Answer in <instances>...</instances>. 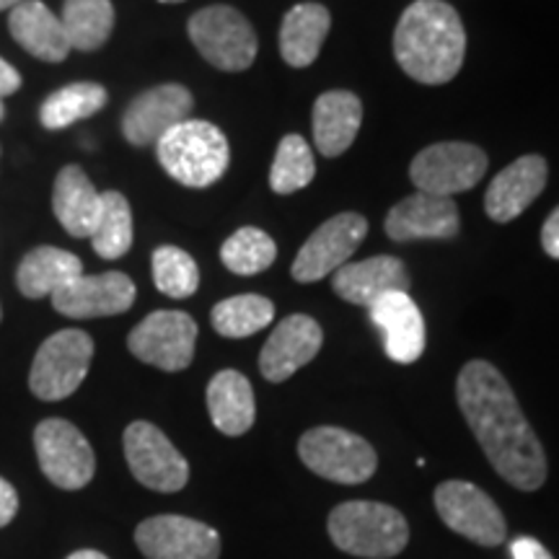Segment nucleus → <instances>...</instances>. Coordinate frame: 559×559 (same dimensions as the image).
Listing matches in <instances>:
<instances>
[{
	"instance_id": "1",
	"label": "nucleus",
	"mask_w": 559,
	"mask_h": 559,
	"mask_svg": "<svg viewBox=\"0 0 559 559\" xmlns=\"http://www.w3.org/2000/svg\"><path fill=\"white\" fill-rule=\"evenodd\" d=\"M456 402L492 469L521 492H536L547 481V456L506 376L492 362L469 360L456 379Z\"/></svg>"
},
{
	"instance_id": "2",
	"label": "nucleus",
	"mask_w": 559,
	"mask_h": 559,
	"mask_svg": "<svg viewBox=\"0 0 559 559\" xmlns=\"http://www.w3.org/2000/svg\"><path fill=\"white\" fill-rule=\"evenodd\" d=\"M394 58L412 81L443 86L466 58V32L459 11L445 0H415L400 16Z\"/></svg>"
},
{
	"instance_id": "3",
	"label": "nucleus",
	"mask_w": 559,
	"mask_h": 559,
	"mask_svg": "<svg viewBox=\"0 0 559 559\" xmlns=\"http://www.w3.org/2000/svg\"><path fill=\"white\" fill-rule=\"evenodd\" d=\"M160 169L181 187L205 190L223 179L230 164L228 138L218 124L205 120H185L156 143Z\"/></svg>"
},
{
	"instance_id": "4",
	"label": "nucleus",
	"mask_w": 559,
	"mask_h": 559,
	"mask_svg": "<svg viewBox=\"0 0 559 559\" xmlns=\"http://www.w3.org/2000/svg\"><path fill=\"white\" fill-rule=\"evenodd\" d=\"M326 528L334 547L362 559L396 557L409 544L407 519L386 502H342L330 513Z\"/></svg>"
},
{
	"instance_id": "5",
	"label": "nucleus",
	"mask_w": 559,
	"mask_h": 559,
	"mask_svg": "<svg viewBox=\"0 0 559 559\" xmlns=\"http://www.w3.org/2000/svg\"><path fill=\"white\" fill-rule=\"evenodd\" d=\"M187 32L202 58L223 73H241L254 66L260 41L241 11L230 5H207L190 19Z\"/></svg>"
},
{
	"instance_id": "6",
	"label": "nucleus",
	"mask_w": 559,
	"mask_h": 559,
	"mask_svg": "<svg viewBox=\"0 0 559 559\" xmlns=\"http://www.w3.org/2000/svg\"><path fill=\"white\" fill-rule=\"evenodd\" d=\"M298 456L317 477L337 485H362L379 466V456L366 438L334 425L304 432L298 440Z\"/></svg>"
},
{
	"instance_id": "7",
	"label": "nucleus",
	"mask_w": 559,
	"mask_h": 559,
	"mask_svg": "<svg viewBox=\"0 0 559 559\" xmlns=\"http://www.w3.org/2000/svg\"><path fill=\"white\" fill-rule=\"evenodd\" d=\"M94 360V340L83 330L55 332L41 342L32 362L29 389L41 402H60L75 394Z\"/></svg>"
},
{
	"instance_id": "8",
	"label": "nucleus",
	"mask_w": 559,
	"mask_h": 559,
	"mask_svg": "<svg viewBox=\"0 0 559 559\" xmlns=\"http://www.w3.org/2000/svg\"><path fill=\"white\" fill-rule=\"evenodd\" d=\"M487 166V153L479 145L449 140V143H436L419 151L412 158L409 179L417 187V192L453 198V194L477 187Z\"/></svg>"
},
{
	"instance_id": "9",
	"label": "nucleus",
	"mask_w": 559,
	"mask_h": 559,
	"mask_svg": "<svg viewBox=\"0 0 559 559\" xmlns=\"http://www.w3.org/2000/svg\"><path fill=\"white\" fill-rule=\"evenodd\" d=\"M436 510L451 531L479 547H500L508 536L506 519L485 489L464 479H449L436 487Z\"/></svg>"
},
{
	"instance_id": "10",
	"label": "nucleus",
	"mask_w": 559,
	"mask_h": 559,
	"mask_svg": "<svg viewBox=\"0 0 559 559\" xmlns=\"http://www.w3.org/2000/svg\"><path fill=\"white\" fill-rule=\"evenodd\" d=\"M198 342V321L185 311H153L130 332L128 347L138 360L166 373L190 368Z\"/></svg>"
},
{
	"instance_id": "11",
	"label": "nucleus",
	"mask_w": 559,
	"mask_h": 559,
	"mask_svg": "<svg viewBox=\"0 0 559 559\" xmlns=\"http://www.w3.org/2000/svg\"><path fill=\"white\" fill-rule=\"evenodd\" d=\"M34 449L45 477L60 489H83L94 479L96 456L86 436L68 419H45L34 430Z\"/></svg>"
},
{
	"instance_id": "12",
	"label": "nucleus",
	"mask_w": 559,
	"mask_h": 559,
	"mask_svg": "<svg viewBox=\"0 0 559 559\" xmlns=\"http://www.w3.org/2000/svg\"><path fill=\"white\" fill-rule=\"evenodd\" d=\"M124 459L130 472L143 487L156 492H179L190 479V464L174 449L169 438L156 425L138 419L124 430Z\"/></svg>"
},
{
	"instance_id": "13",
	"label": "nucleus",
	"mask_w": 559,
	"mask_h": 559,
	"mask_svg": "<svg viewBox=\"0 0 559 559\" xmlns=\"http://www.w3.org/2000/svg\"><path fill=\"white\" fill-rule=\"evenodd\" d=\"M368 236V221L358 213H340L324 221L300 247L290 264V275L296 283H319L326 275H334L349 257L358 251Z\"/></svg>"
},
{
	"instance_id": "14",
	"label": "nucleus",
	"mask_w": 559,
	"mask_h": 559,
	"mask_svg": "<svg viewBox=\"0 0 559 559\" xmlns=\"http://www.w3.org/2000/svg\"><path fill=\"white\" fill-rule=\"evenodd\" d=\"M194 99L181 83H160L130 102L122 115V135L130 145H156L171 128L190 120Z\"/></svg>"
},
{
	"instance_id": "15",
	"label": "nucleus",
	"mask_w": 559,
	"mask_h": 559,
	"mask_svg": "<svg viewBox=\"0 0 559 559\" xmlns=\"http://www.w3.org/2000/svg\"><path fill=\"white\" fill-rule=\"evenodd\" d=\"M135 544L145 559H218L221 536L185 515H153L135 531Z\"/></svg>"
},
{
	"instance_id": "16",
	"label": "nucleus",
	"mask_w": 559,
	"mask_h": 559,
	"mask_svg": "<svg viewBox=\"0 0 559 559\" xmlns=\"http://www.w3.org/2000/svg\"><path fill=\"white\" fill-rule=\"evenodd\" d=\"M138 288L124 272H102V275H81L66 288L52 293L55 311L68 319H102L117 317L132 309Z\"/></svg>"
},
{
	"instance_id": "17",
	"label": "nucleus",
	"mask_w": 559,
	"mask_h": 559,
	"mask_svg": "<svg viewBox=\"0 0 559 559\" xmlns=\"http://www.w3.org/2000/svg\"><path fill=\"white\" fill-rule=\"evenodd\" d=\"M461 228L459 207L451 198H438V194L415 192L409 198L396 202L389 210L383 230L391 241L409 243L423 239L449 241L456 239Z\"/></svg>"
},
{
	"instance_id": "18",
	"label": "nucleus",
	"mask_w": 559,
	"mask_h": 559,
	"mask_svg": "<svg viewBox=\"0 0 559 559\" xmlns=\"http://www.w3.org/2000/svg\"><path fill=\"white\" fill-rule=\"evenodd\" d=\"M321 345H324V332L317 319L306 313H293L285 317L264 342L260 353V370L270 383L288 381L296 370L317 358Z\"/></svg>"
},
{
	"instance_id": "19",
	"label": "nucleus",
	"mask_w": 559,
	"mask_h": 559,
	"mask_svg": "<svg viewBox=\"0 0 559 559\" xmlns=\"http://www.w3.org/2000/svg\"><path fill=\"white\" fill-rule=\"evenodd\" d=\"M370 321L383 334V349L400 366H412L425 353V319L409 293H386L370 306Z\"/></svg>"
},
{
	"instance_id": "20",
	"label": "nucleus",
	"mask_w": 559,
	"mask_h": 559,
	"mask_svg": "<svg viewBox=\"0 0 559 559\" xmlns=\"http://www.w3.org/2000/svg\"><path fill=\"white\" fill-rule=\"evenodd\" d=\"M547 177L549 166L544 156L531 153V156L515 158L489 181L485 192V210L489 218L495 223H510L519 218L523 210L534 205V200L544 192Z\"/></svg>"
},
{
	"instance_id": "21",
	"label": "nucleus",
	"mask_w": 559,
	"mask_h": 559,
	"mask_svg": "<svg viewBox=\"0 0 559 559\" xmlns=\"http://www.w3.org/2000/svg\"><path fill=\"white\" fill-rule=\"evenodd\" d=\"M409 270L396 257L381 254L362 262H347L334 272L332 290L353 306H370L386 293H409Z\"/></svg>"
},
{
	"instance_id": "22",
	"label": "nucleus",
	"mask_w": 559,
	"mask_h": 559,
	"mask_svg": "<svg viewBox=\"0 0 559 559\" xmlns=\"http://www.w3.org/2000/svg\"><path fill=\"white\" fill-rule=\"evenodd\" d=\"M362 124V104L353 91H326L313 104V140L326 158H337L358 138Z\"/></svg>"
},
{
	"instance_id": "23",
	"label": "nucleus",
	"mask_w": 559,
	"mask_h": 559,
	"mask_svg": "<svg viewBox=\"0 0 559 559\" xmlns=\"http://www.w3.org/2000/svg\"><path fill=\"white\" fill-rule=\"evenodd\" d=\"M9 29L11 37L41 62H62L70 55V41L60 16L41 0H24L11 9Z\"/></svg>"
},
{
	"instance_id": "24",
	"label": "nucleus",
	"mask_w": 559,
	"mask_h": 559,
	"mask_svg": "<svg viewBox=\"0 0 559 559\" xmlns=\"http://www.w3.org/2000/svg\"><path fill=\"white\" fill-rule=\"evenodd\" d=\"M55 218L75 239H88L102 213V192L91 185L81 166H62L52 190Z\"/></svg>"
},
{
	"instance_id": "25",
	"label": "nucleus",
	"mask_w": 559,
	"mask_h": 559,
	"mask_svg": "<svg viewBox=\"0 0 559 559\" xmlns=\"http://www.w3.org/2000/svg\"><path fill=\"white\" fill-rule=\"evenodd\" d=\"M207 412L223 436L239 438L254 428V389L239 370H221L207 383Z\"/></svg>"
},
{
	"instance_id": "26",
	"label": "nucleus",
	"mask_w": 559,
	"mask_h": 559,
	"mask_svg": "<svg viewBox=\"0 0 559 559\" xmlns=\"http://www.w3.org/2000/svg\"><path fill=\"white\" fill-rule=\"evenodd\" d=\"M332 13L321 3H298L285 13L280 26V55L290 68H309L319 58Z\"/></svg>"
},
{
	"instance_id": "27",
	"label": "nucleus",
	"mask_w": 559,
	"mask_h": 559,
	"mask_svg": "<svg viewBox=\"0 0 559 559\" xmlns=\"http://www.w3.org/2000/svg\"><path fill=\"white\" fill-rule=\"evenodd\" d=\"M83 275V262L73 251L58 247H37L24 257L16 270V288L21 296L37 300L52 296L75 277Z\"/></svg>"
},
{
	"instance_id": "28",
	"label": "nucleus",
	"mask_w": 559,
	"mask_h": 559,
	"mask_svg": "<svg viewBox=\"0 0 559 559\" xmlns=\"http://www.w3.org/2000/svg\"><path fill=\"white\" fill-rule=\"evenodd\" d=\"M107 88L94 81H79L62 86L39 107V122L45 130H66L70 124L88 120L107 107Z\"/></svg>"
},
{
	"instance_id": "29",
	"label": "nucleus",
	"mask_w": 559,
	"mask_h": 559,
	"mask_svg": "<svg viewBox=\"0 0 559 559\" xmlns=\"http://www.w3.org/2000/svg\"><path fill=\"white\" fill-rule=\"evenodd\" d=\"M60 21L70 50L96 52L115 29V5L111 0H66Z\"/></svg>"
},
{
	"instance_id": "30",
	"label": "nucleus",
	"mask_w": 559,
	"mask_h": 559,
	"mask_svg": "<svg viewBox=\"0 0 559 559\" xmlns=\"http://www.w3.org/2000/svg\"><path fill=\"white\" fill-rule=\"evenodd\" d=\"M272 319H275V304L270 298L257 296V293L226 298L215 304L213 311H210L213 330L228 340H243L267 330Z\"/></svg>"
},
{
	"instance_id": "31",
	"label": "nucleus",
	"mask_w": 559,
	"mask_h": 559,
	"mask_svg": "<svg viewBox=\"0 0 559 559\" xmlns=\"http://www.w3.org/2000/svg\"><path fill=\"white\" fill-rule=\"evenodd\" d=\"M132 210L122 192H104L102 194V213L91 230V247L102 260H120L132 247Z\"/></svg>"
},
{
	"instance_id": "32",
	"label": "nucleus",
	"mask_w": 559,
	"mask_h": 559,
	"mask_svg": "<svg viewBox=\"0 0 559 559\" xmlns=\"http://www.w3.org/2000/svg\"><path fill=\"white\" fill-rule=\"evenodd\" d=\"M313 177H317V160H313L311 145L306 143V138L290 132L280 140L275 158H272L270 190L275 194H293L309 187Z\"/></svg>"
},
{
	"instance_id": "33",
	"label": "nucleus",
	"mask_w": 559,
	"mask_h": 559,
	"mask_svg": "<svg viewBox=\"0 0 559 559\" xmlns=\"http://www.w3.org/2000/svg\"><path fill=\"white\" fill-rule=\"evenodd\" d=\"M277 260V247L270 234L257 226H243L221 247V262L234 275H260Z\"/></svg>"
},
{
	"instance_id": "34",
	"label": "nucleus",
	"mask_w": 559,
	"mask_h": 559,
	"mask_svg": "<svg viewBox=\"0 0 559 559\" xmlns=\"http://www.w3.org/2000/svg\"><path fill=\"white\" fill-rule=\"evenodd\" d=\"M153 283L156 288L174 300H185L200 288V267L185 249L164 243L151 257Z\"/></svg>"
},
{
	"instance_id": "35",
	"label": "nucleus",
	"mask_w": 559,
	"mask_h": 559,
	"mask_svg": "<svg viewBox=\"0 0 559 559\" xmlns=\"http://www.w3.org/2000/svg\"><path fill=\"white\" fill-rule=\"evenodd\" d=\"M510 557L513 559H555L549 555V549L531 536H519L510 544Z\"/></svg>"
},
{
	"instance_id": "36",
	"label": "nucleus",
	"mask_w": 559,
	"mask_h": 559,
	"mask_svg": "<svg viewBox=\"0 0 559 559\" xmlns=\"http://www.w3.org/2000/svg\"><path fill=\"white\" fill-rule=\"evenodd\" d=\"M542 249L551 260H559V205L551 210L549 218L542 226Z\"/></svg>"
},
{
	"instance_id": "37",
	"label": "nucleus",
	"mask_w": 559,
	"mask_h": 559,
	"mask_svg": "<svg viewBox=\"0 0 559 559\" xmlns=\"http://www.w3.org/2000/svg\"><path fill=\"white\" fill-rule=\"evenodd\" d=\"M19 510V495L16 489H13L11 481H5L0 477V528L9 526L13 521V515H16Z\"/></svg>"
},
{
	"instance_id": "38",
	"label": "nucleus",
	"mask_w": 559,
	"mask_h": 559,
	"mask_svg": "<svg viewBox=\"0 0 559 559\" xmlns=\"http://www.w3.org/2000/svg\"><path fill=\"white\" fill-rule=\"evenodd\" d=\"M19 88H21V73L11 66L9 60L0 58V99H3V96L16 94Z\"/></svg>"
},
{
	"instance_id": "39",
	"label": "nucleus",
	"mask_w": 559,
	"mask_h": 559,
	"mask_svg": "<svg viewBox=\"0 0 559 559\" xmlns=\"http://www.w3.org/2000/svg\"><path fill=\"white\" fill-rule=\"evenodd\" d=\"M68 559H109V557H104L102 551H94V549H81V551H73Z\"/></svg>"
},
{
	"instance_id": "40",
	"label": "nucleus",
	"mask_w": 559,
	"mask_h": 559,
	"mask_svg": "<svg viewBox=\"0 0 559 559\" xmlns=\"http://www.w3.org/2000/svg\"><path fill=\"white\" fill-rule=\"evenodd\" d=\"M19 3H24V0H0V11H11V9H16Z\"/></svg>"
},
{
	"instance_id": "41",
	"label": "nucleus",
	"mask_w": 559,
	"mask_h": 559,
	"mask_svg": "<svg viewBox=\"0 0 559 559\" xmlns=\"http://www.w3.org/2000/svg\"><path fill=\"white\" fill-rule=\"evenodd\" d=\"M158 3H185V0H158Z\"/></svg>"
},
{
	"instance_id": "42",
	"label": "nucleus",
	"mask_w": 559,
	"mask_h": 559,
	"mask_svg": "<svg viewBox=\"0 0 559 559\" xmlns=\"http://www.w3.org/2000/svg\"><path fill=\"white\" fill-rule=\"evenodd\" d=\"M3 115H5V107H3V99H0V120H3Z\"/></svg>"
},
{
	"instance_id": "43",
	"label": "nucleus",
	"mask_w": 559,
	"mask_h": 559,
	"mask_svg": "<svg viewBox=\"0 0 559 559\" xmlns=\"http://www.w3.org/2000/svg\"><path fill=\"white\" fill-rule=\"evenodd\" d=\"M0 317H3V311H0Z\"/></svg>"
}]
</instances>
